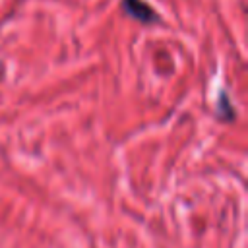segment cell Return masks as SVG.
Wrapping results in <instances>:
<instances>
[{"mask_svg": "<svg viewBox=\"0 0 248 248\" xmlns=\"http://www.w3.org/2000/svg\"><path fill=\"white\" fill-rule=\"evenodd\" d=\"M122 10L140 23H155L159 19L157 12L145 0H122Z\"/></svg>", "mask_w": 248, "mask_h": 248, "instance_id": "obj_1", "label": "cell"}, {"mask_svg": "<svg viewBox=\"0 0 248 248\" xmlns=\"http://www.w3.org/2000/svg\"><path fill=\"white\" fill-rule=\"evenodd\" d=\"M217 116H219L221 120H225V122H231V120L236 118L234 107H232V103H231L227 91H221V95H219V101H217Z\"/></svg>", "mask_w": 248, "mask_h": 248, "instance_id": "obj_2", "label": "cell"}]
</instances>
